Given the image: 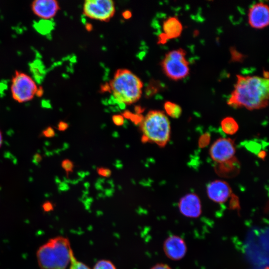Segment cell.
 Returning <instances> with one entry per match:
<instances>
[{"label": "cell", "instance_id": "6da1fadb", "mask_svg": "<svg viewBox=\"0 0 269 269\" xmlns=\"http://www.w3.org/2000/svg\"><path fill=\"white\" fill-rule=\"evenodd\" d=\"M269 96L268 78L258 76L238 75L234 89L227 103L233 108L258 110L268 105Z\"/></svg>", "mask_w": 269, "mask_h": 269}, {"label": "cell", "instance_id": "7a4b0ae2", "mask_svg": "<svg viewBox=\"0 0 269 269\" xmlns=\"http://www.w3.org/2000/svg\"><path fill=\"white\" fill-rule=\"evenodd\" d=\"M73 255L69 240L62 236L50 239L38 249L36 254L41 269H67Z\"/></svg>", "mask_w": 269, "mask_h": 269}, {"label": "cell", "instance_id": "3957f363", "mask_svg": "<svg viewBox=\"0 0 269 269\" xmlns=\"http://www.w3.org/2000/svg\"><path fill=\"white\" fill-rule=\"evenodd\" d=\"M114 99L119 104H131L139 99L143 84L134 73L126 69L118 70L109 85Z\"/></svg>", "mask_w": 269, "mask_h": 269}, {"label": "cell", "instance_id": "277c9868", "mask_svg": "<svg viewBox=\"0 0 269 269\" xmlns=\"http://www.w3.org/2000/svg\"><path fill=\"white\" fill-rule=\"evenodd\" d=\"M143 135L142 141L151 142L164 147L170 137V124L168 117L162 112L149 111L140 123Z\"/></svg>", "mask_w": 269, "mask_h": 269}, {"label": "cell", "instance_id": "5b68a950", "mask_svg": "<svg viewBox=\"0 0 269 269\" xmlns=\"http://www.w3.org/2000/svg\"><path fill=\"white\" fill-rule=\"evenodd\" d=\"M185 51L178 48L169 51L161 62L162 70L170 79L177 81L187 77L190 71Z\"/></svg>", "mask_w": 269, "mask_h": 269}, {"label": "cell", "instance_id": "8992f818", "mask_svg": "<svg viewBox=\"0 0 269 269\" xmlns=\"http://www.w3.org/2000/svg\"><path fill=\"white\" fill-rule=\"evenodd\" d=\"M38 87L28 75L16 71L12 78L11 92L14 100L19 103L31 100L35 95Z\"/></svg>", "mask_w": 269, "mask_h": 269}, {"label": "cell", "instance_id": "52a82bcc", "mask_svg": "<svg viewBox=\"0 0 269 269\" xmlns=\"http://www.w3.org/2000/svg\"><path fill=\"white\" fill-rule=\"evenodd\" d=\"M115 6L111 0H88L83 5V13L87 17L101 21H107L114 15Z\"/></svg>", "mask_w": 269, "mask_h": 269}, {"label": "cell", "instance_id": "ba28073f", "mask_svg": "<svg viewBox=\"0 0 269 269\" xmlns=\"http://www.w3.org/2000/svg\"><path fill=\"white\" fill-rule=\"evenodd\" d=\"M236 152L234 140L230 138H220L211 145L209 153L213 161L221 163L234 157Z\"/></svg>", "mask_w": 269, "mask_h": 269}, {"label": "cell", "instance_id": "9c48e42d", "mask_svg": "<svg viewBox=\"0 0 269 269\" xmlns=\"http://www.w3.org/2000/svg\"><path fill=\"white\" fill-rule=\"evenodd\" d=\"M248 21L251 26L255 28L267 26L269 23V6L262 2L253 4L249 10Z\"/></svg>", "mask_w": 269, "mask_h": 269}, {"label": "cell", "instance_id": "30bf717a", "mask_svg": "<svg viewBox=\"0 0 269 269\" xmlns=\"http://www.w3.org/2000/svg\"><path fill=\"white\" fill-rule=\"evenodd\" d=\"M178 208L182 215L191 218H198L202 213L200 199L193 193L187 194L181 197L178 203Z\"/></svg>", "mask_w": 269, "mask_h": 269}, {"label": "cell", "instance_id": "8fae6325", "mask_svg": "<svg viewBox=\"0 0 269 269\" xmlns=\"http://www.w3.org/2000/svg\"><path fill=\"white\" fill-rule=\"evenodd\" d=\"M163 249L165 255L173 261L181 260L187 252L185 241L176 235H171L166 238L163 243Z\"/></svg>", "mask_w": 269, "mask_h": 269}, {"label": "cell", "instance_id": "7c38bea8", "mask_svg": "<svg viewBox=\"0 0 269 269\" xmlns=\"http://www.w3.org/2000/svg\"><path fill=\"white\" fill-rule=\"evenodd\" d=\"M206 191L209 199L217 203L226 202L232 193V189L229 184L221 180L210 182L207 186Z\"/></svg>", "mask_w": 269, "mask_h": 269}, {"label": "cell", "instance_id": "4fadbf2b", "mask_svg": "<svg viewBox=\"0 0 269 269\" xmlns=\"http://www.w3.org/2000/svg\"><path fill=\"white\" fill-rule=\"evenodd\" d=\"M162 29L163 32L158 36V43L161 44L179 37L182 33L183 26L177 17L170 16L164 21Z\"/></svg>", "mask_w": 269, "mask_h": 269}, {"label": "cell", "instance_id": "5bb4252c", "mask_svg": "<svg viewBox=\"0 0 269 269\" xmlns=\"http://www.w3.org/2000/svg\"><path fill=\"white\" fill-rule=\"evenodd\" d=\"M31 8L35 14L46 20L54 17L59 6L54 0H37L33 1Z\"/></svg>", "mask_w": 269, "mask_h": 269}, {"label": "cell", "instance_id": "9a60e30c", "mask_svg": "<svg viewBox=\"0 0 269 269\" xmlns=\"http://www.w3.org/2000/svg\"><path fill=\"white\" fill-rule=\"evenodd\" d=\"M240 169V164L235 157L226 162L217 163L216 171L219 175L230 177L237 174Z\"/></svg>", "mask_w": 269, "mask_h": 269}, {"label": "cell", "instance_id": "2e32d148", "mask_svg": "<svg viewBox=\"0 0 269 269\" xmlns=\"http://www.w3.org/2000/svg\"><path fill=\"white\" fill-rule=\"evenodd\" d=\"M222 131L226 134L233 135L238 130L239 126L236 121L233 118L228 117L223 119L221 123Z\"/></svg>", "mask_w": 269, "mask_h": 269}, {"label": "cell", "instance_id": "e0dca14e", "mask_svg": "<svg viewBox=\"0 0 269 269\" xmlns=\"http://www.w3.org/2000/svg\"><path fill=\"white\" fill-rule=\"evenodd\" d=\"M164 108L167 115L173 118H178L182 113L180 106L170 101H167L164 103Z\"/></svg>", "mask_w": 269, "mask_h": 269}, {"label": "cell", "instance_id": "ac0fdd59", "mask_svg": "<svg viewBox=\"0 0 269 269\" xmlns=\"http://www.w3.org/2000/svg\"><path fill=\"white\" fill-rule=\"evenodd\" d=\"M93 269H116V268L110 261L101 260L96 263Z\"/></svg>", "mask_w": 269, "mask_h": 269}, {"label": "cell", "instance_id": "d6986e66", "mask_svg": "<svg viewBox=\"0 0 269 269\" xmlns=\"http://www.w3.org/2000/svg\"><path fill=\"white\" fill-rule=\"evenodd\" d=\"M68 269H91L83 263L78 261L74 255L72 257L71 263Z\"/></svg>", "mask_w": 269, "mask_h": 269}, {"label": "cell", "instance_id": "ffe728a7", "mask_svg": "<svg viewBox=\"0 0 269 269\" xmlns=\"http://www.w3.org/2000/svg\"><path fill=\"white\" fill-rule=\"evenodd\" d=\"M50 25V21L44 20L37 24L36 28L41 33H46L50 31L51 29Z\"/></svg>", "mask_w": 269, "mask_h": 269}, {"label": "cell", "instance_id": "44dd1931", "mask_svg": "<svg viewBox=\"0 0 269 269\" xmlns=\"http://www.w3.org/2000/svg\"><path fill=\"white\" fill-rule=\"evenodd\" d=\"M61 166L67 172L72 171L74 167L73 163L70 160L67 159L62 161Z\"/></svg>", "mask_w": 269, "mask_h": 269}, {"label": "cell", "instance_id": "7402d4cb", "mask_svg": "<svg viewBox=\"0 0 269 269\" xmlns=\"http://www.w3.org/2000/svg\"><path fill=\"white\" fill-rule=\"evenodd\" d=\"M112 121L114 124L120 126L123 125L124 123V117L122 115H115L112 117Z\"/></svg>", "mask_w": 269, "mask_h": 269}, {"label": "cell", "instance_id": "603a6c76", "mask_svg": "<svg viewBox=\"0 0 269 269\" xmlns=\"http://www.w3.org/2000/svg\"><path fill=\"white\" fill-rule=\"evenodd\" d=\"M42 134L45 137H52L55 135V131L52 127H48L42 131Z\"/></svg>", "mask_w": 269, "mask_h": 269}, {"label": "cell", "instance_id": "cb8c5ba5", "mask_svg": "<svg viewBox=\"0 0 269 269\" xmlns=\"http://www.w3.org/2000/svg\"><path fill=\"white\" fill-rule=\"evenodd\" d=\"M98 173L100 175L104 177H109L111 174V171L109 169L104 167L99 168Z\"/></svg>", "mask_w": 269, "mask_h": 269}, {"label": "cell", "instance_id": "d4e9b609", "mask_svg": "<svg viewBox=\"0 0 269 269\" xmlns=\"http://www.w3.org/2000/svg\"><path fill=\"white\" fill-rule=\"evenodd\" d=\"M68 128V124L63 121H60L57 125L58 130L60 131H65Z\"/></svg>", "mask_w": 269, "mask_h": 269}, {"label": "cell", "instance_id": "484cf974", "mask_svg": "<svg viewBox=\"0 0 269 269\" xmlns=\"http://www.w3.org/2000/svg\"><path fill=\"white\" fill-rule=\"evenodd\" d=\"M151 269H171V268L165 264H157L152 267Z\"/></svg>", "mask_w": 269, "mask_h": 269}, {"label": "cell", "instance_id": "4316f807", "mask_svg": "<svg viewBox=\"0 0 269 269\" xmlns=\"http://www.w3.org/2000/svg\"><path fill=\"white\" fill-rule=\"evenodd\" d=\"M42 157L39 154H36L33 156V162L34 163H38L41 161Z\"/></svg>", "mask_w": 269, "mask_h": 269}, {"label": "cell", "instance_id": "83f0119b", "mask_svg": "<svg viewBox=\"0 0 269 269\" xmlns=\"http://www.w3.org/2000/svg\"><path fill=\"white\" fill-rule=\"evenodd\" d=\"M123 16L125 19H129L132 16L131 12L129 10H126L123 13Z\"/></svg>", "mask_w": 269, "mask_h": 269}, {"label": "cell", "instance_id": "f1b7e54d", "mask_svg": "<svg viewBox=\"0 0 269 269\" xmlns=\"http://www.w3.org/2000/svg\"><path fill=\"white\" fill-rule=\"evenodd\" d=\"M43 93V90L41 87L37 88L35 95L38 97H41Z\"/></svg>", "mask_w": 269, "mask_h": 269}, {"label": "cell", "instance_id": "f546056e", "mask_svg": "<svg viewBox=\"0 0 269 269\" xmlns=\"http://www.w3.org/2000/svg\"><path fill=\"white\" fill-rule=\"evenodd\" d=\"M43 208L45 210H49L52 208V206L50 202H46L43 205Z\"/></svg>", "mask_w": 269, "mask_h": 269}, {"label": "cell", "instance_id": "4dcf8cb0", "mask_svg": "<svg viewBox=\"0 0 269 269\" xmlns=\"http://www.w3.org/2000/svg\"><path fill=\"white\" fill-rule=\"evenodd\" d=\"M86 28L88 31H90L92 29V26L90 24L88 23L86 24Z\"/></svg>", "mask_w": 269, "mask_h": 269}, {"label": "cell", "instance_id": "1f68e13d", "mask_svg": "<svg viewBox=\"0 0 269 269\" xmlns=\"http://www.w3.org/2000/svg\"><path fill=\"white\" fill-rule=\"evenodd\" d=\"M2 143V135L1 132V131L0 130V147H1Z\"/></svg>", "mask_w": 269, "mask_h": 269}]
</instances>
